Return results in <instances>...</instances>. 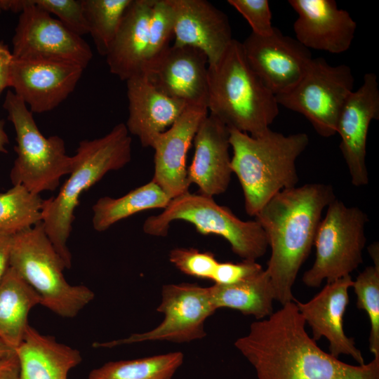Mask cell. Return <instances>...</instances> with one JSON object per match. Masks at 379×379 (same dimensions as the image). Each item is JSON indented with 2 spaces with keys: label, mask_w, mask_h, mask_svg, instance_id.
Returning <instances> with one entry per match:
<instances>
[{
  "label": "cell",
  "mask_w": 379,
  "mask_h": 379,
  "mask_svg": "<svg viewBox=\"0 0 379 379\" xmlns=\"http://www.w3.org/2000/svg\"><path fill=\"white\" fill-rule=\"evenodd\" d=\"M181 352L107 362L93 369L87 379H171L183 363Z\"/></svg>",
  "instance_id": "obj_28"
},
{
  "label": "cell",
  "mask_w": 379,
  "mask_h": 379,
  "mask_svg": "<svg viewBox=\"0 0 379 379\" xmlns=\"http://www.w3.org/2000/svg\"><path fill=\"white\" fill-rule=\"evenodd\" d=\"M15 352L19 379H67L69 372L82 361L78 350L40 333L30 325Z\"/></svg>",
  "instance_id": "obj_24"
},
{
  "label": "cell",
  "mask_w": 379,
  "mask_h": 379,
  "mask_svg": "<svg viewBox=\"0 0 379 379\" xmlns=\"http://www.w3.org/2000/svg\"><path fill=\"white\" fill-rule=\"evenodd\" d=\"M295 300L250 325L235 347L257 379H379V357L352 365L321 350L309 336Z\"/></svg>",
  "instance_id": "obj_1"
},
{
  "label": "cell",
  "mask_w": 379,
  "mask_h": 379,
  "mask_svg": "<svg viewBox=\"0 0 379 379\" xmlns=\"http://www.w3.org/2000/svg\"><path fill=\"white\" fill-rule=\"evenodd\" d=\"M193 140L194 156L187 170L189 184L197 185L203 195L213 197L224 193L232 173L229 128L214 116L207 115Z\"/></svg>",
  "instance_id": "obj_21"
},
{
  "label": "cell",
  "mask_w": 379,
  "mask_h": 379,
  "mask_svg": "<svg viewBox=\"0 0 379 379\" xmlns=\"http://www.w3.org/2000/svg\"><path fill=\"white\" fill-rule=\"evenodd\" d=\"M227 2L248 21L252 33L264 36L273 31L274 27L267 0H228Z\"/></svg>",
  "instance_id": "obj_35"
},
{
  "label": "cell",
  "mask_w": 379,
  "mask_h": 379,
  "mask_svg": "<svg viewBox=\"0 0 379 379\" xmlns=\"http://www.w3.org/2000/svg\"><path fill=\"white\" fill-rule=\"evenodd\" d=\"M256 261L244 260L240 262H218L212 280L217 284H232L251 277L262 270Z\"/></svg>",
  "instance_id": "obj_36"
},
{
  "label": "cell",
  "mask_w": 379,
  "mask_h": 379,
  "mask_svg": "<svg viewBox=\"0 0 379 379\" xmlns=\"http://www.w3.org/2000/svg\"><path fill=\"white\" fill-rule=\"evenodd\" d=\"M34 3L48 12L54 14L70 31L82 36L88 34L83 0H33Z\"/></svg>",
  "instance_id": "obj_34"
},
{
  "label": "cell",
  "mask_w": 379,
  "mask_h": 379,
  "mask_svg": "<svg viewBox=\"0 0 379 379\" xmlns=\"http://www.w3.org/2000/svg\"><path fill=\"white\" fill-rule=\"evenodd\" d=\"M43 201L20 185L0 193V231L15 234L41 222Z\"/></svg>",
  "instance_id": "obj_29"
},
{
  "label": "cell",
  "mask_w": 379,
  "mask_h": 379,
  "mask_svg": "<svg viewBox=\"0 0 379 379\" xmlns=\"http://www.w3.org/2000/svg\"><path fill=\"white\" fill-rule=\"evenodd\" d=\"M169 261L185 274L212 280L218 261L210 251L201 252L194 248H175L168 255Z\"/></svg>",
  "instance_id": "obj_33"
},
{
  "label": "cell",
  "mask_w": 379,
  "mask_h": 379,
  "mask_svg": "<svg viewBox=\"0 0 379 379\" xmlns=\"http://www.w3.org/2000/svg\"><path fill=\"white\" fill-rule=\"evenodd\" d=\"M173 36L174 14L169 0H154L149 18V42L145 62L166 50Z\"/></svg>",
  "instance_id": "obj_32"
},
{
  "label": "cell",
  "mask_w": 379,
  "mask_h": 379,
  "mask_svg": "<svg viewBox=\"0 0 379 379\" xmlns=\"http://www.w3.org/2000/svg\"><path fill=\"white\" fill-rule=\"evenodd\" d=\"M126 82L128 117L125 125L142 147H151L154 138L169 128L188 104L161 93L142 74Z\"/></svg>",
  "instance_id": "obj_22"
},
{
  "label": "cell",
  "mask_w": 379,
  "mask_h": 379,
  "mask_svg": "<svg viewBox=\"0 0 379 379\" xmlns=\"http://www.w3.org/2000/svg\"><path fill=\"white\" fill-rule=\"evenodd\" d=\"M175 220L193 225L201 234L223 237L233 253L244 260L256 261L268 247L266 234L255 220L244 221L213 197L190 192L171 199L163 212L147 218L142 230L151 236L166 237Z\"/></svg>",
  "instance_id": "obj_7"
},
{
  "label": "cell",
  "mask_w": 379,
  "mask_h": 379,
  "mask_svg": "<svg viewBox=\"0 0 379 379\" xmlns=\"http://www.w3.org/2000/svg\"><path fill=\"white\" fill-rule=\"evenodd\" d=\"M132 0H83L88 34L97 51L106 56Z\"/></svg>",
  "instance_id": "obj_30"
},
{
  "label": "cell",
  "mask_w": 379,
  "mask_h": 379,
  "mask_svg": "<svg viewBox=\"0 0 379 379\" xmlns=\"http://www.w3.org/2000/svg\"><path fill=\"white\" fill-rule=\"evenodd\" d=\"M379 119V88L377 76L364 75L363 83L353 91L340 113L336 133L340 136V149L356 187L368 183L366 164V140L370 124Z\"/></svg>",
  "instance_id": "obj_16"
},
{
  "label": "cell",
  "mask_w": 379,
  "mask_h": 379,
  "mask_svg": "<svg viewBox=\"0 0 379 379\" xmlns=\"http://www.w3.org/2000/svg\"><path fill=\"white\" fill-rule=\"evenodd\" d=\"M208 111L204 105H188L168 130L157 135L152 140L151 147L154 150L152 180L171 199L190 192L187 154Z\"/></svg>",
  "instance_id": "obj_17"
},
{
  "label": "cell",
  "mask_w": 379,
  "mask_h": 379,
  "mask_svg": "<svg viewBox=\"0 0 379 379\" xmlns=\"http://www.w3.org/2000/svg\"><path fill=\"white\" fill-rule=\"evenodd\" d=\"M368 250L370 256L374 262L373 265L379 266V249L378 242H375L369 246Z\"/></svg>",
  "instance_id": "obj_41"
},
{
  "label": "cell",
  "mask_w": 379,
  "mask_h": 379,
  "mask_svg": "<svg viewBox=\"0 0 379 379\" xmlns=\"http://www.w3.org/2000/svg\"><path fill=\"white\" fill-rule=\"evenodd\" d=\"M84 69L67 62L13 58L10 87L32 113L46 112L74 91Z\"/></svg>",
  "instance_id": "obj_15"
},
{
  "label": "cell",
  "mask_w": 379,
  "mask_h": 379,
  "mask_svg": "<svg viewBox=\"0 0 379 379\" xmlns=\"http://www.w3.org/2000/svg\"><path fill=\"white\" fill-rule=\"evenodd\" d=\"M10 267L38 294L40 305L62 317H76L95 298L86 286L66 281L65 264L42 222L13 235Z\"/></svg>",
  "instance_id": "obj_6"
},
{
  "label": "cell",
  "mask_w": 379,
  "mask_h": 379,
  "mask_svg": "<svg viewBox=\"0 0 379 379\" xmlns=\"http://www.w3.org/2000/svg\"><path fill=\"white\" fill-rule=\"evenodd\" d=\"M241 44L248 65L275 96L291 89L312 59L310 50L275 27L267 35L251 32Z\"/></svg>",
  "instance_id": "obj_13"
},
{
  "label": "cell",
  "mask_w": 379,
  "mask_h": 379,
  "mask_svg": "<svg viewBox=\"0 0 379 379\" xmlns=\"http://www.w3.org/2000/svg\"><path fill=\"white\" fill-rule=\"evenodd\" d=\"M3 107L16 134L17 157L10 173L13 185H22L34 194L55 190L61 178L73 168L72 156L67 154L65 141L58 135L45 137L32 112L13 91H7Z\"/></svg>",
  "instance_id": "obj_8"
},
{
  "label": "cell",
  "mask_w": 379,
  "mask_h": 379,
  "mask_svg": "<svg viewBox=\"0 0 379 379\" xmlns=\"http://www.w3.org/2000/svg\"><path fill=\"white\" fill-rule=\"evenodd\" d=\"M2 11H3V10H2V8H1V1H0V13H1Z\"/></svg>",
  "instance_id": "obj_43"
},
{
  "label": "cell",
  "mask_w": 379,
  "mask_h": 379,
  "mask_svg": "<svg viewBox=\"0 0 379 379\" xmlns=\"http://www.w3.org/2000/svg\"><path fill=\"white\" fill-rule=\"evenodd\" d=\"M353 280L350 275L338 279L326 285L319 293L306 302L295 300L297 308L311 329L316 342L326 338L329 343V353L334 357H352L359 365L365 364L361 352L352 338L345 333L344 314L349 304V288Z\"/></svg>",
  "instance_id": "obj_18"
},
{
  "label": "cell",
  "mask_w": 379,
  "mask_h": 379,
  "mask_svg": "<svg viewBox=\"0 0 379 379\" xmlns=\"http://www.w3.org/2000/svg\"><path fill=\"white\" fill-rule=\"evenodd\" d=\"M161 302L157 311L163 321L148 331L108 342H96L95 347L111 348L147 341L189 343L204 338V323L217 310L209 287L197 284H170L162 286Z\"/></svg>",
  "instance_id": "obj_11"
},
{
  "label": "cell",
  "mask_w": 379,
  "mask_h": 379,
  "mask_svg": "<svg viewBox=\"0 0 379 379\" xmlns=\"http://www.w3.org/2000/svg\"><path fill=\"white\" fill-rule=\"evenodd\" d=\"M207 108L229 128L252 137L270 128L279 114L276 96L251 69L241 42L234 39L208 66Z\"/></svg>",
  "instance_id": "obj_5"
},
{
  "label": "cell",
  "mask_w": 379,
  "mask_h": 379,
  "mask_svg": "<svg viewBox=\"0 0 379 379\" xmlns=\"http://www.w3.org/2000/svg\"><path fill=\"white\" fill-rule=\"evenodd\" d=\"M40 303L38 294L9 267L0 281V339L13 350L24 338L29 312Z\"/></svg>",
  "instance_id": "obj_25"
},
{
  "label": "cell",
  "mask_w": 379,
  "mask_h": 379,
  "mask_svg": "<svg viewBox=\"0 0 379 379\" xmlns=\"http://www.w3.org/2000/svg\"><path fill=\"white\" fill-rule=\"evenodd\" d=\"M15 352L0 339V360Z\"/></svg>",
  "instance_id": "obj_42"
},
{
  "label": "cell",
  "mask_w": 379,
  "mask_h": 379,
  "mask_svg": "<svg viewBox=\"0 0 379 379\" xmlns=\"http://www.w3.org/2000/svg\"><path fill=\"white\" fill-rule=\"evenodd\" d=\"M298 14L293 24L295 39L310 49L340 54L354 38L357 23L334 0H289Z\"/></svg>",
  "instance_id": "obj_19"
},
{
  "label": "cell",
  "mask_w": 379,
  "mask_h": 379,
  "mask_svg": "<svg viewBox=\"0 0 379 379\" xmlns=\"http://www.w3.org/2000/svg\"><path fill=\"white\" fill-rule=\"evenodd\" d=\"M216 310L229 308L257 320L273 313L274 290L265 270L232 284L209 286Z\"/></svg>",
  "instance_id": "obj_26"
},
{
  "label": "cell",
  "mask_w": 379,
  "mask_h": 379,
  "mask_svg": "<svg viewBox=\"0 0 379 379\" xmlns=\"http://www.w3.org/2000/svg\"><path fill=\"white\" fill-rule=\"evenodd\" d=\"M352 287L357 295V305L369 318V350L379 357V266L366 267L353 281Z\"/></svg>",
  "instance_id": "obj_31"
},
{
  "label": "cell",
  "mask_w": 379,
  "mask_h": 379,
  "mask_svg": "<svg viewBox=\"0 0 379 379\" xmlns=\"http://www.w3.org/2000/svg\"><path fill=\"white\" fill-rule=\"evenodd\" d=\"M13 235L0 231V281L10 267Z\"/></svg>",
  "instance_id": "obj_38"
},
{
  "label": "cell",
  "mask_w": 379,
  "mask_h": 379,
  "mask_svg": "<svg viewBox=\"0 0 379 379\" xmlns=\"http://www.w3.org/2000/svg\"><path fill=\"white\" fill-rule=\"evenodd\" d=\"M13 60L12 52L3 41H0V95L6 88L10 87Z\"/></svg>",
  "instance_id": "obj_37"
},
{
  "label": "cell",
  "mask_w": 379,
  "mask_h": 379,
  "mask_svg": "<svg viewBox=\"0 0 379 379\" xmlns=\"http://www.w3.org/2000/svg\"><path fill=\"white\" fill-rule=\"evenodd\" d=\"M154 0H132L106 55L109 72L120 80L142 74Z\"/></svg>",
  "instance_id": "obj_23"
},
{
  "label": "cell",
  "mask_w": 379,
  "mask_h": 379,
  "mask_svg": "<svg viewBox=\"0 0 379 379\" xmlns=\"http://www.w3.org/2000/svg\"><path fill=\"white\" fill-rule=\"evenodd\" d=\"M229 129L232 171L241 186L246 213L255 216L279 192L296 187L295 161L310 139L305 133L285 135L270 128L256 137Z\"/></svg>",
  "instance_id": "obj_4"
},
{
  "label": "cell",
  "mask_w": 379,
  "mask_h": 379,
  "mask_svg": "<svg viewBox=\"0 0 379 379\" xmlns=\"http://www.w3.org/2000/svg\"><path fill=\"white\" fill-rule=\"evenodd\" d=\"M5 121L0 120V152L6 153V145L9 144L8 137L4 129Z\"/></svg>",
  "instance_id": "obj_40"
},
{
  "label": "cell",
  "mask_w": 379,
  "mask_h": 379,
  "mask_svg": "<svg viewBox=\"0 0 379 379\" xmlns=\"http://www.w3.org/2000/svg\"><path fill=\"white\" fill-rule=\"evenodd\" d=\"M131 142L124 123L117 124L102 137L81 141L72 156L69 177L55 197L44 200L41 222L66 269L72 267V255L67 242L81 195L108 172L119 170L130 162Z\"/></svg>",
  "instance_id": "obj_3"
},
{
  "label": "cell",
  "mask_w": 379,
  "mask_h": 379,
  "mask_svg": "<svg viewBox=\"0 0 379 379\" xmlns=\"http://www.w3.org/2000/svg\"><path fill=\"white\" fill-rule=\"evenodd\" d=\"M21 1L22 11L12 39L13 58L67 62L85 69L93 58L86 41L33 0Z\"/></svg>",
  "instance_id": "obj_12"
},
{
  "label": "cell",
  "mask_w": 379,
  "mask_h": 379,
  "mask_svg": "<svg viewBox=\"0 0 379 379\" xmlns=\"http://www.w3.org/2000/svg\"><path fill=\"white\" fill-rule=\"evenodd\" d=\"M335 198L331 185L307 183L279 192L254 216L271 248L265 271L281 305L295 300L297 275L314 245L322 212Z\"/></svg>",
  "instance_id": "obj_2"
},
{
  "label": "cell",
  "mask_w": 379,
  "mask_h": 379,
  "mask_svg": "<svg viewBox=\"0 0 379 379\" xmlns=\"http://www.w3.org/2000/svg\"><path fill=\"white\" fill-rule=\"evenodd\" d=\"M368 216L357 206H347L337 198L327 206L319 225L314 245L315 260L302 278L308 287L317 288L350 275L363 262Z\"/></svg>",
  "instance_id": "obj_9"
},
{
  "label": "cell",
  "mask_w": 379,
  "mask_h": 379,
  "mask_svg": "<svg viewBox=\"0 0 379 379\" xmlns=\"http://www.w3.org/2000/svg\"><path fill=\"white\" fill-rule=\"evenodd\" d=\"M171 199L152 180L121 197H101L92 207L93 229L103 232L137 213L152 208L164 209Z\"/></svg>",
  "instance_id": "obj_27"
},
{
  "label": "cell",
  "mask_w": 379,
  "mask_h": 379,
  "mask_svg": "<svg viewBox=\"0 0 379 379\" xmlns=\"http://www.w3.org/2000/svg\"><path fill=\"white\" fill-rule=\"evenodd\" d=\"M0 379H19V363L15 352L0 360Z\"/></svg>",
  "instance_id": "obj_39"
},
{
  "label": "cell",
  "mask_w": 379,
  "mask_h": 379,
  "mask_svg": "<svg viewBox=\"0 0 379 379\" xmlns=\"http://www.w3.org/2000/svg\"><path fill=\"white\" fill-rule=\"evenodd\" d=\"M354 78L345 64L331 65L324 58H312L304 74L289 91L276 96L283 107L303 115L324 138L336 133L338 119Z\"/></svg>",
  "instance_id": "obj_10"
},
{
  "label": "cell",
  "mask_w": 379,
  "mask_h": 379,
  "mask_svg": "<svg viewBox=\"0 0 379 379\" xmlns=\"http://www.w3.org/2000/svg\"><path fill=\"white\" fill-rule=\"evenodd\" d=\"M208 66L207 57L201 50L173 44L146 61L142 74L168 96L207 107Z\"/></svg>",
  "instance_id": "obj_14"
},
{
  "label": "cell",
  "mask_w": 379,
  "mask_h": 379,
  "mask_svg": "<svg viewBox=\"0 0 379 379\" xmlns=\"http://www.w3.org/2000/svg\"><path fill=\"white\" fill-rule=\"evenodd\" d=\"M174 14V44L201 50L215 64L234 39L227 15L206 0H169Z\"/></svg>",
  "instance_id": "obj_20"
}]
</instances>
